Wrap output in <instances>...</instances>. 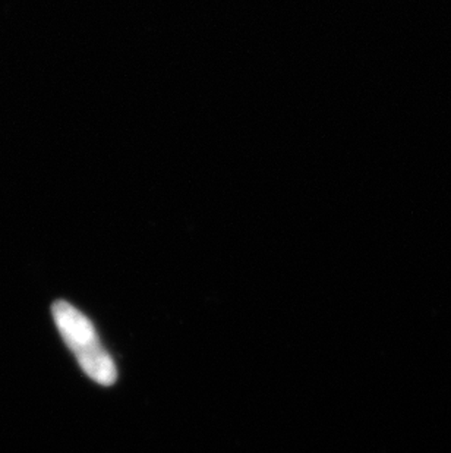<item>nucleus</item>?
<instances>
[{
    "label": "nucleus",
    "instance_id": "nucleus-1",
    "mask_svg": "<svg viewBox=\"0 0 451 453\" xmlns=\"http://www.w3.org/2000/svg\"><path fill=\"white\" fill-rule=\"evenodd\" d=\"M51 314L65 343L77 357L82 372L98 385H113L118 380V368L100 342L90 319L66 301H56Z\"/></svg>",
    "mask_w": 451,
    "mask_h": 453
}]
</instances>
